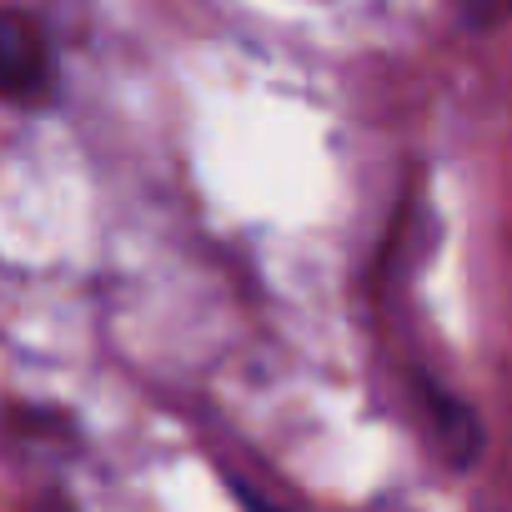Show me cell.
<instances>
[{"mask_svg": "<svg viewBox=\"0 0 512 512\" xmlns=\"http://www.w3.org/2000/svg\"><path fill=\"white\" fill-rule=\"evenodd\" d=\"M0 91L21 111L51 101V91H56L51 41L26 11H6V21H0Z\"/></svg>", "mask_w": 512, "mask_h": 512, "instance_id": "1", "label": "cell"}, {"mask_svg": "<svg viewBox=\"0 0 512 512\" xmlns=\"http://www.w3.org/2000/svg\"><path fill=\"white\" fill-rule=\"evenodd\" d=\"M412 387H417V407H422V422H427L432 447L452 467H472V457L482 452V422H477V412L457 392H447L442 382H432L422 372L412 377Z\"/></svg>", "mask_w": 512, "mask_h": 512, "instance_id": "2", "label": "cell"}, {"mask_svg": "<svg viewBox=\"0 0 512 512\" xmlns=\"http://www.w3.org/2000/svg\"><path fill=\"white\" fill-rule=\"evenodd\" d=\"M231 492H236V502H241V512H292V507H282V502H267L256 487H246V482H231Z\"/></svg>", "mask_w": 512, "mask_h": 512, "instance_id": "3", "label": "cell"}, {"mask_svg": "<svg viewBox=\"0 0 512 512\" xmlns=\"http://www.w3.org/2000/svg\"><path fill=\"white\" fill-rule=\"evenodd\" d=\"M462 6H467V21L472 26H492L507 11V0H462Z\"/></svg>", "mask_w": 512, "mask_h": 512, "instance_id": "4", "label": "cell"}, {"mask_svg": "<svg viewBox=\"0 0 512 512\" xmlns=\"http://www.w3.org/2000/svg\"><path fill=\"white\" fill-rule=\"evenodd\" d=\"M507 16H512V0H507Z\"/></svg>", "mask_w": 512, "mask_h": 512, "instance_id": "5", "label": "cell"}]
</instances>
